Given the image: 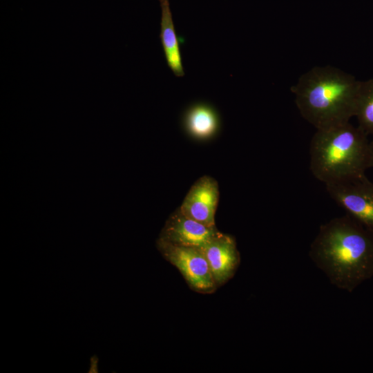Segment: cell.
<instances>
[{
  "instance_id": "12",
  "label": "cell",
  "mask_w": 373,
  "mask_h": 373,
  "mask_svg": "<svg viewBox=\"0 0 373 373\" xmlns=\"http://www.w3.org/2000/svg\"><path fill=\"white\" fill-rule=\"evenodd\" d=\"M370 153H371V164L373 167V140L370 142Z\"/></svg>"
},
{
  "instance_id": "4",
  "label": "cell",
  "mask_w": 373,
  "mask_h": 373,
  "mask_svg": "<svg viewBox=\"0 0 373 373\" xmlns=\"http://www.w3.org/2000/svg\"><path fill=\"white\" fill-rule=\"evenodd\" d=\"M157 244L163 256L179 269L192 289L202 293L215 290L217 285L200 248L176 245L161 239Z\"/></svg>"
},
{
  "instance_id": "1",
  "label": "cell",
  "mask_w": 373,
  "mask_h": 373,
  "mask_svg": "<svg viewBox=\"0 0 373 373\" xmlns=\"http://www.w3.org/2000/svg\"><path fill=\"white\" fill-rule=\"evenodd\" d=\"M309 256L329 282L352 292L373 276V230L349 214L321 226Z\"/></svg>"
},
{
  "instance_id": "7",
  "label": "cell",
  "mask_w": 373,
  "mask_h": 373,
  "mask_svg": "<svg viewBox=\"0 0 373 373\" xmlns=\"http://www.w3.org/2000/svg\"><path fill=\"white\" fill-rule=\"evenodd\" d=\"M220 233L184 215L178 209L166 221L160 239L173 245L202 248Z\"/></svg>"
},
{
  "instance_id": "3",
  "label": "cell",
  "mask_w": 373,
  "mask_h": 373,
  "mask_svg": "<svg viewBox=\"0 0 373 373\" xmlns=\"http://www.w3.org/2000/svg\"><path fill=\"white\" fill-rule=\"evenodd\" d=\"M367 135L347 122L316 129L309 146V168L325 185L363 176L372 167Z\"/></svg>"
},
{
  "instance_id": "2",
  "label": "cell",
  "mask_w": 373,
  "mask_h": 373,
  "mask_svg": "<svg viewBox=\"0 0 373 373\" xmlns=\"http://www.w3.org/2000/svg\"><path fill=\"white\" fill-rule=\"evenodd\" d=\"M360 81L332 66H315L291 87L301 116L316 129L350 122L354 116Z\"/></svg>"
},
{
  "instance_id": "9",
  "label": "cell",
  "mask_w": 373,
  "mask_h": 373,
  "mask_svg": "<svg viewBox=\"0 0 373 373\" xmlns=\"http://www.w3.org/2000/svg\"><path fill=\"white\" fill-rule=\"evenodd\" d=\"M220 118L216 111L206 103L191 106L184 113L183 126L193 138L207 140L213 137L220 128Z\"/></svg>"
},
{
  "instance_id": "10",
  "label": "cell",
  "mask_w": 373,
  "mask_h": 373,
  "mask_svg": "<svg viewBox=\"0 0 373 373\" xmlns=\"http://www.w3.org/2000/svg\"><path fill=\"white\" fill-rule=\"evenodd\" d=\"M162 10L160 38L165 59L170 69L177 77L184 75L180 46L175 34L169 0H159Z\"/></svg>"
},
{
  "instance_id": "6",
  "label": "cell",
  "mask_w": 373,
  "mask_h": 373,
  "mask_svg": "<svg viewBox=\"0 0 373 373\" xmlns=\"http://www.w3.org/2000/svg\"><path fill=\"white\" fill-rule=\"evenodd\" d=\"M219 200L218 184L213 178H200L191 187L180 207L186 216L209 227H215V213Z\"/></svg>"
},
{
  "instance_id": "5",
  "label": "cell",
  "mask_w": 373,
  "mask_h": 373,
  "mask_svg": "<svg viewBox=\"0 0 373 373\" xmlns=\"http://www.w3.org/2000/svg\"><path fill=\"white\" fill-rule=\"evenodd\" d=\"M325 186L330 197L347 214L373 230V183L365 175Z\"/></svg>"
},
{
  "instance_id": "11",
  "label": "cell",
  "mask_w": 373,
  "mask_h": 373,
  "mask_svg": "<svg viewBox=\"0 0 373 373\" xmlns=\"http://www.w3.org/2000/svg\"><path fill=\"white\" fill-rule=\"evenodd\" d=\"M354 116L358 126L373 136V78L360 81Z\"/></svg>"
},
{
  "instance_id": "8",
  "label": "cell",
  "mask_w": 373,
  "mask_h": 373,
  "mask_svg": "<svg viewBox=\"0 0 373 373\" xmlns=\"http://www.w3.org/2000/svg\"><path fill=\"white\" fill-rule=\"evenodd\" d=\"M216 285L231 278L240 262L234 238L219 233L201 248Z\"/></svg>"
}]
</instances>
